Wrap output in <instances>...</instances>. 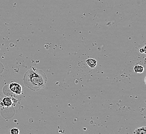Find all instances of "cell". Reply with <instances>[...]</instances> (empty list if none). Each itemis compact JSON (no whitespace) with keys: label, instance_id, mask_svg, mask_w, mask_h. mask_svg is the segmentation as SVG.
I'll list each match as a JSON object with an SVG mask.
<instances>
[{"label":"cell","instance_id":"277c9868","mask_svg":"<svg viewBox=\"0 0 146 134\" xmlns=\"http://www.w3.org/2000/svg\"><path fill=\"white\" fill-rule=\"evenodd\" d=\"M86 62L88 66L90 67V68H92V69L94 68L97 64L96 60L94 58L87 59L86 60Z\"/></svg>","mask_w":146,"mask_h":134},{"label":"cell","instance_id":"5b68a950","mask_svg":"<svg viewBox=\"0 0 146 134\" xmlns=\"http://www.w3.org/2000/svg\"><path fill=\"white\" fill-rule=\"evenodd\" d=\"M133 134H146V128L145 126H142L136 129L133 131Z\"/></svg>","mask_w":146,"mask_h":134},{"label":"cell","instance_id":"ba28073f","mask_svg":"<svg viewBox=\"0 0 146 134\" xmlns=\"http://www.w3.org/2000/svg\"><path fill=\"white\" fill-rule=\"evenodd\" d=\"M139 52L141 53H146V47H144L143 48H141V49L139 50Z\"/></svg>","mask_w":146,"mask_h":134},{"label":"cell","instance_id":"7a4b0ae2","mask_svg":"<svg viewBox=\"0 0 146 134\" xmlns=\"http://www.w3.org/2000/svg\"><path fill=\"white\" fill-rule=\"evenodd\" d=\"M9 88L11 92L17 95H20L22 93V87L16 83H12L9 84Z\"/></svg>","mask_w":146,"mask_h":134},{"label":"cell","instance_id":"52a82bcc","mask_svg":"<svg viewBox=\"0 0 146 134\" xmlns=\"http://www.w3.org/2000/svg\"><path fill=\"white\" fill-rule=\"evenodd\" d=\"M10 134H18L20 133L19 129L17 128H12L10 129Z\"/></svg>","mask_w":146,"mask_h":134},{"label":"cell","instance_id":"6da1fadb","mask_svg":"<svg viewBox=\"0 0 146 134\" xmlns=\"http://www.w3.org/2000/svg\"><path fill=\"white\" fill-rule=\"evenodd\" d=\"M23 80L25 86L33 91H38L45 87L47 78L42 70L32 68L25 73Z\"/></svg>","mask_w":146,"mask_h":134},{"label":"cell","instance_id":"3957f363","mask_svg":"<svg viewBox=\"0 0 146 134\" xmlns=\"http://www.w3.org/2000/svg\"><path fill=\"white\" fill-rule=\"evenodd\" d=\"M14 100L13 98L5 97L3 98L1 101V104L4 107H9L14 104Z\"/></svg>","mask_w":146,"mask_h":134},{"label":"cell","instance_id":"8992f818","mask_svg":"<svg viewBox=\"0 0 146 134\" xmlns=\"http://www.w3.org/2000/svg\"><path fill=\"white\" fill-rule=\"evenodd\" d=\"M134 71L136 73H142L144 71V68L141 65L136 64L134 67Z\"/></svg>","mask_w":146,"mask_h":134}]
</instances>
